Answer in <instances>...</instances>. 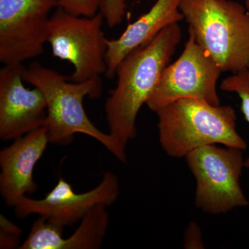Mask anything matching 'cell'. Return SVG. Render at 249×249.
<instances>
[{"label":"cell","instance_id":"cell-10","mask_svg":"<svg viewBox=\"0 0 249 249\" xmlns=\"http://www.w3.org/2000/svg\"><path fill=\"white\" fill-rule=\"evenodd\" d=\"M25 67L4 65L0 70V138L15 140L44 127L47 102L37 88L31 89L23 82Z\"/></svg>","mask_w":249,"mask_h":249},{"label":"cell","instance_id":"cell-4","mask_svg":"<svg viewBox=\"0 0 249 249\" xmlns=\"http://www.w3.org/2000/svg\"><path fill=\"white\" fill-rule=\"evenodd\" d=\"M196 41L223 72L249 70V11L233 0H181Z\"/></svg>","mask_w":249,"mask_h":249},{"label":"cell","instance_id":"cell-19","mask_svg":"<svg viewBox=\"0 0 249 249\" xmlns=\"http://www.w3.org/2000/svg\"><path fill=\"white\" fill-rule=\"evenodd\" d=\"M183 247L187 249H204L202 233L200 228L196 222L190 223L184 234Z\"/></svg>","mask_w":249,"mask_h":249},{"label":"cell","instance_id":"cell-5","mask_svg":"<svg viewBox=\"0 0 249 249\" xmlns=\"http://www.w3.org/2000/svg\"><path fill=\"white\" fill-rule=\"evenodd\" d=\"M244 150L210 145L190 152L185 158L196 181V207L211 214L227 213L248 206L240 183L245 168Z\"/></svg>","mask_w":249,"mask_h":249},{"label":"cell","instance_id":"cell-12","mask_svg":"<svg viewBox=\"0 0 249 249\" xmlns=\"http://www.w3.org/2000/svg\"><path fill=\"white\" fill-rule=\"evenodd\" d=\"M181 0H157L150 9L131 23L120 37L107 40L106 76L112 78L121 61L136 49L148 43L171 24L183 20Z\"/></svg>","mask_w":249,"mask_h":249},{"label":"cell","instance_id":"cell-1","mask_svg":"<svg viewBox=\"0 0 249 249\" xmlns=\"http://www.w3.org/2000/svg\"><path fill=\"white\" fill-rule=\"evenodd\" d=\"M181 37L178 23L171 24L128 54L116 69L117 83L105 110L109 133L124 146L137 136L139 111L155 91Z\"/></svg>","mask_w":249,"mask_h":249},{"label":"cell","instance_id":"cell-7","mask_svg":"<svg viewBox=\"0 0 249 249\" xmlns=\"http://www.w3.org/2000/svg\"><path fill=\"white\" fill-rule=\"evenodd\" d=\"M189 36L176 61L168 65L146 103L152 111L178 100L195 99L219 106L217 84L222 71L201 48L194 34Z\"/></svg>","mask_w":249,"mask_h":249},{"label":"cell","instance_id":"cell-18","mask_svg":"<svg viewBox=\"0 0 249 249\" xmlns=\"http://www.w3.org/2000/svg\"><path fill=\"white\" fill-rule=\"evenodd\" d=\"M100 12L109 27H114L122 22L125 16L124 0H103Z\"/></svg>","mask_w":249,"mask_h":249},{"label":"cell","instance_id":"cell-14","mask_svg":"<svg viewBox=\"0 0 249 249\" xmlns=\"http://www.w3.org/2000/svg\"><path fill=\"white\" fill-rule=\"evenodd\" d=\"M64 227L40 217L33 223L20 249H61Z\"/></svg>","mask_w":249,"mask_h":249},{"label":"cell","instance_id":"cell-11","mask_svg":"<svg viewBox=\"0 0 249 249\" xmlns=\"http://www.w3.org/2000/svg\"><path fill=\"white\" fill-rule=\"evenodd\" d=\"M48 143L47 129L42 127L15 139L0 152V193L8 206L14 207L37 190L34 170Z\"/></svg>","mask_w":249,"mask_h":249},{"label":"cell","instance_id":"cell-9","mask_svg":"<svg viewBox=\"0 0 249 249\" xmlns=\"http://www.w3.org/2000/svg\"><path fill=\"white\" fill-rule=\"evenodd\" d=\"M119 193V179L111 172L105 173L97 186L83 193H76L70 183L60 178L42 199L23 196L14 206V212L19 219L37 214L65 228L80 222L97 205L114 204Z\"/></svg>","mask_w":249,"mask_h":249},{"label":"cell","instance_id":"cell-17","mask_svg":"<svg viewBox=\"0 0 249 249\" xmlns=\"http://www.w3.org/2000/svg\"><path fill=\"white\" fill-rule=\"evenodd\" d=\"M22 230L3 214L0 215V249H19Z\"/></svg>","mask_w":249,"mask_h":249},{"label":"cell","instance_id":"cell-6","mask_svg":"<svg viewBox=\"0 0 249 249\" xmlns=\"http://www.w3.org/2000/svg\"><path fill=\"white\" fill-rule=\"evenodd\" d=\"M104 20L100 11L91 17H85L69 14L59 7L51 16L47 42L54 56L73 65L71 81L99 79L106 73L107 39L102 29Z\"/></svg>","mask_w":249,"mask_h":249},{"label":"cell","instance_id":"cell-3","mask_svg":"<svg viewBox=\"0 0 249 249\" xmlns=\"http://www.w3.org/2000/svg\"><path fill=\"white\" fill-rule=\"evenodd\" d=\"M155 113L160 146L173 158H185L193 150L210 145L247 148L237 132V116L231 106L182 99Z\"/></svg>","mask_w":249,"mask_h":249},{"label":"cell","instance_id":"cell-8","mask_svg":"<svg viewBox=\"0 0 249 249\" xmlns=\"http://www.w3.org/2000/svg\"><path fill=\"white\" fill-rule=\"evenodd\" d=\"M58 0H0V61L21 65L43 53Z\"/></svg>","mask_w":249,"mask_h":249},{"label":"cell","instance_id":"cell-2","mask_svg":"<svg viewBox=\"0 0 249 249\" xmlns=\"http://www.w3.org/2000/svg\"><path fill=\"white\" fill-rule=\"evenodd\" d=\"M24 80L45 96L47 116L44 127L49 142L68 145L74 134H86L97 140L122 163H127L126 147L109 133L100 130L88 117L83 106L86 96L98 98L102 92L101 78L75 83L38 62H33L23 73Z\"/></svg>","mask_w":249,"mask_h":249},{"label":"cell","instance_id":"cell-15","mask_svg":"<svg viewBox=\"0 0 249 249\" xmlns=\"http://www.w3.org/2000/svg\"><path fill=\"white\" fill-rule=\"evenodd\" d=\"M220 89L235 93L240 98L241 111L249 124V70L232 73L222 80ZM245 168L249 169V157L246 159Z\"/></svg>","mask_w":249,"mask_h":249},{"label":"cell","instance_id":"cell-20","mask_svg":"<svg viewBox=\"0 0 249 249\" xmlns=\"http://www.w3.org/2000/svg\"><path fill=\"white\" fill-rule=\"evenodd\" d=\"M245 4L246 8L249 11V0H245Z\"/></svg>","mask_w":249,"mask_h":249},{"label":"cell","instance_id":"cell-13","mask_svg":"<svg viewBox=\"0 0 249 249\" xmlns=\"http://www.w3.org/2000/svg\"><path fill=\"white\" fill-rule=\"evenodd\" d=\"M107 206L99 204L90 210L73 233L62 241L61 249H97L102 245L109 225Z\"/></svg>","mask_w":249,"mask_h":249},{"label":"cell","instance_id":"cell-16","mask_svg":"<svg viewBox=\"0 0 249 249\" xmlns=\"http://www.w3.org/2000/svg\"><path fill=\"white\" fill-rule=\"evenodd\" d=\"M58 7L69 14L91 17L99 12L103 0H58Z\"/></svg>","mask_w":249,"mask_h":249}]
</instances>
